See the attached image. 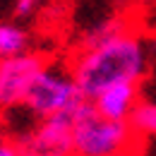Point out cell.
Masks as SVG:
<instances>
[{
  "instance_id": "obj_1",
  "label": "cell",
  "mask_w": 156,
  "mask_h": 156,
  "mask_svg": "<svg viewBox=\"0 0 156 156\" xmlns=\"http://www.w3.org/2000/svg\"><path fill=\"white\" fill-rule=\"evenodd\" d=\"M72 77L87 101L122 82H142L149 70V51L144 39L127 27H118L111 34L82 43L70 62Z\"/></svg>"
},
{
  "instance_id": "obj_2",
  "label": "cell",
  "mask_w": 156,
  "mask_h": 156,
  "mask_svg": "<svg viewBox=\"0 0 156 156\" xmlns=\"http://www.w3.org/2000/svg\"><path fill=\"white\" fill-rule=\"evenodd\" d=\"M144 137L130 120H111L101 115L91 101H82L72 120L75 156H139Z\"/></svg>"
},
{
  "instance_id": "obj_3",
  "label": "cell",
  "mask_w": 156,
  "mask_h": 156,
  "mask_svg": "<svg viewBox=\"0 0 156 156\" xmlns=\"http://www.w3.org/2000/svg\"><path fill=\"white\" fill-rule=\"evenodd\" d=\"M82 101L87 98L82 96L77 82L72 77V70L58 62H48L39 72V77L34 79L22 108L34 120H43L58 113H67L77 108Z\"/></svg>"
},
{
  "instance_id": "obj_4",
  "label": "cell",
  "mask_w": 156,
  "mask_h": 156,
  "mask_svg": "<svg viewBox=\"0 0 156 156\" xmlns=\"http://www.w3.org/2000/svg\"><path fill=\"white\" fill-rule=\"evenodd\" d=\"M72 120H75V108L67 113L36 120L24 135L17 137L22 156H75Z\"/></svg>"
},
{
  "instance_id": "obj_5",
  "label": "cell",
  "mask_w": 156,
  "mask_h": 156,
  "mask_svg": "<svg viewBox=\"0 0 156 156\" xmlns=\"http://www.w3.org/2000/svg\"><path fill=\"white\" fill-rule=\"evenodd\" d=\"M48 65V58L36 51H27L22 55L0 60V111L7 113L20 108L29 94L34 79Z\"/></svg>"
},
{
  "instance_id": "obj_6",
  "label": "cell",
  "mask_w": 156,
  "mask_h": 156,
  "mask_svg": "<svg viewBox=\"0 0 156 156\" xmlns=\"http://www.w3.org/2000/svg\"><path fill=\"white\" fill-rule=\"evenodd\" d=\"M139 101H142L139 98V84L137 82H122V84H113V87L103 89L91 101V106L101 115L111 118V120H130Z\"/></svg>"
},
{
  "instance_id": "obj_7",
  "label": "cell",
  "mask_w": 156,
  "mask_h": 156,
  "mask_svg": "<svg viewBox=\"0 0 156 156\" xmlns=\"http://www.w3.org/2000/svg\"><path fill=\"white\" fill-rule=\"evenodd\" d=\"M31 51V34L17 22H0V60Z\"/></svg>"
},
{
  "instance_id": "obj_8",
  "label": "cell",
  "mask_w": 156,
  "mask_h": 156,
  "mask_svg": "<svg viewBox=\"0 0 156 156\" xmlns=\"http://www.w3.org/2000/svg\"><path fill=\"white\" fill-rule=\"evenodd\" d=\"M130 122L144 139H156V101H139Z\"/></svg>"
},
{
  "instance_id": "obj_9",
  "label": "cell",
  "mask_w": 156,
  "mask_h": 156,
  "mask_svg": "<svg viewBox=\"0 0 156 156\" xmlns=\"http://www.w3.org/2000/svg\"><path fill=\"white\" fill-rule=\"evenodd\" d=\"M46 0H15V15L17 17H31Z\"/></svg>"
},
{
  "instance_id": "obj_10",
  "label": "cell",
  "mask_w": 156,
  "mask_h": 156,
  "mask_svg": "<svg viewBox=\"0 0 156 156\" xmlns=\"http://www.w3.org/2000/svg\"><path fill=\"white\" fill-rule=\"evenodd\" d=\"M0 156H22L17 139H12L10 135H2V137H0Z\"/></svg>"
}]
</instances>
